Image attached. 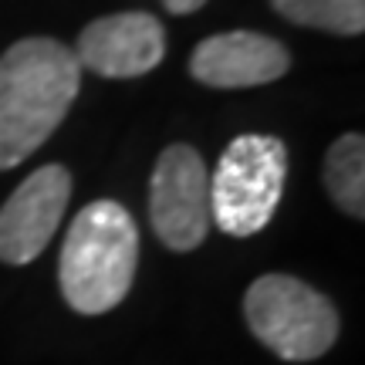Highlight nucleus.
<instances>
[{"label": "nucleus", "instance_id": "obj_6", "mask_svg": "<svg viewBox=\"0 0 365 365\" xmlns=\"http://www.w3.org/2000/svg\"><path fill=\"white\" fill-rule=\"evenodd\" d=\"M71 200V173L65 166H41L0 207V261L31 264L51 244Z\"/></svg>", "mask_w": 365, "mask_h": 365}, {"label": "nucleus", "instance_id": "obj_5", "mask_svg": "<svg viewBox=\"0 0 365 365\" xmlns=\"http://www.w3.org/2000/svg\"><path fill=\"white\" fill-rule=\"evenodd\" d=\"M149 220L170 250H193L210 230V173L190 145L163 149L149 182Z\"/></svg>", "mask_w": 365, "mask_h": 365}, {"label": "nucleus", "instance_id": "obj_2", "mask_svg": "<svg viewBox=\"0 0 365 365\" xmlns=\"http://www.w3.org/2000/svg\"><path fill=\"white\" fill-rule=\"evenodd\" d=\"M139 264V230L115 200H95L71 220L61 247V294L78 314H105L129 294Z\"/></svg>", "mask_w": 365, "mask_h": 365}, {"label": "nucleus", "instance_id": "obj_10", "mask_svg": "<svg viewBox=\"0 0 365 365\" xmlns=\"http://www.w3.org/2000/svg\"><path fill=\"white\" fill-rule=\"evenodd\" d=\"M274 11L291 24L318 27L331 34H362L365 0H271Z\"/></svg>", "mask_w": 365, "mask_h": 365}, {"label": "nucleus", "instance_id": "obj_9", "mask_svg": "<svg viewBox=\"0 0 365 365\" xmlns=\"http://www.w3.org/2000/svg\"><path fill=\"white\" fill-rule=\"evenodd\" d=\"M325 186L331 200L349 217H365V139L359 132H349L331 143L325 156Z\"/></svg>", "mask_w": 365, "mask_h": 365}, {"label": "nucleus", "instance_id": "obj_7", "mask_svg": "<svg viewBox=\"0 0 365 365\" xmlns=\"http://www.w3.org/2000/svg\"><path fill=\"white\" fill-rule=\"evenodd\" d=\"M163 54H166L163 24L145 11H125L91 21L81 31L75 58L81 68L102 78H139L163 61Z\"/></svg>", "mask_w": 365, "mask_h": 365}, {"label": "nucleus", "instance_id": "obj_8", "mask_svg": "<svg viewBox=\"0 0 365 365\" xmlns=\"http://www.w3.org/2000/svg\"><path fill=\"white\" fill-rule=\"evenodd\" d=\"M291 54L281 41L254 34V31H230L196 44L190 58V75L210 88H254L287 75Z\"/></svg>", "mask_w": 365, "mask_h": 365}, {"label": "nucleus", "instance_id": "obj_4", "mask_svg": "<svg viewBox=\"0 0 365 365\" xmlns=\"http://www.w3.org/2000/svg\"><path fill=\"white\" fill-rule=\"evenodd\" d=\"M250 331L284 362H312L339 339V314L325 294H318L291 274H264L244 298Z\"/></svg>", "mask_w": 365, "mask_h": 365}, {"label": "nucleus", "instance_id": "obj_1", "mask_svg": "<svg viewBox=\"0 0 365 365\" xmlns=\"http://www.w3.org/2000/svg\"><path fill=\"white\" fill-rule=\"evenodd\" d=\"M81 65L54 38H24L0 54V170L38 153L78 95Z\"/></svg>", "mask_w": 365, "mask_h": 365}, {"label": "nucleus", "instance_id": "obj_3", "mask_svg": "<svg viewBox=\"0 0 365 365\" xmlns=\"http://www.w3.org/2000/svg\"><path fill=\"white\" fill-rule=\"evenodd\" d=\"M287 149L274 135H237L210 176V220L230 237L271 223L284 193Z\"/></svg>", "mask_w": 365, "mask_h": 365}, {"label": "nucleus", "instance_id": "obj_11", "mask_svg": "<svg viewBox=\"0 0 365 365\" xmlns=\"http://www.w3.org/2000/svg\"><path fill=\"white\" fill-rule=\"evenodd\" d=\"M207 0H163V7L170 14H193V11H200Z\"/></svg>", "mask_w": 365, "mask_h": 365}]
</instances>
